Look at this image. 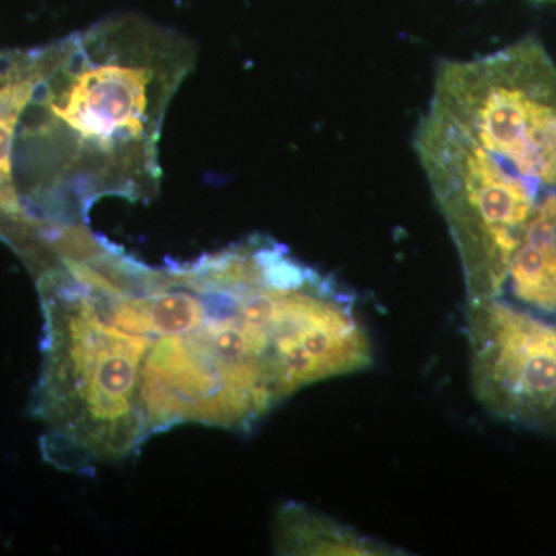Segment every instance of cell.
Here are the masks:
<instances>
[{
	"label": "cell",
	"instance_id": "7",
	"mask_svg": "<svg viewBox=\"0 0 556 556\" xmlns=\"http://www.w3.org/2000/svg\"><path fill=\"white\" fill-rule=\"evenodd\" d=\"M274 547L285 555H396V548L299 504L280 508L274 522Z\"/></svg>",
	"mask_w": 556,
	"mask_h": 556
},
{
	"label": "cell",
	"instance_id": "5",
	"mask_svg": "<svg viewBox=\"0 0 556 556\" xmlns=\"http://www.w3.org/2000/svg\"><path fill=\"white\" fill-rule=\"evenodd\" d=\"M467 331L482 407L515 426L556 430V327L489 298L470 302Z\"/></svg>",
	"mask_w": 556,
	"mask_h": 556
},
{
	"label": "cell",
	"instance_id": "3",
	"mask_svg": "<svg viewBox=\"0 0 556 556\" xmlns=\"http://www.w3.org/2000/svg\"><path fill=\"white\" fill-rule=\"evenodd\" d=\"M415 149L455 240L470 302L497 298L535 211L536 186L433 108L420 119Z\"/></svg>",
	"mask_w": 556,
	"mask_h": 556
},
{
	"label": "cell",
	"instance_id": "1",
	"mask_svg": "<svg viewBox=\"0 0 556 556\" xmlns=\"http://www.w3.org/2000/svg\"><path fill=\"white\" fill-rule=\"evenodd\" d=\"M38 287L36 401L87 468L181 424L251 430L328 379L345 339L334 278L265 236L160 268L94 236L58 255Z\"/></svg>",
	"mask_w": 556,
	"mask_h": 556
},
{
	"label": "cell",
	"instance_id": "4",
	"mask_svg": "<svg viewBox=\"0 0 556 556\" xmlns=\"http://www.w3.org/2000/svg\"><path fill=\"white\" fill-rule=\"evenodd\" d=\"M430 108L521 178L556 188V64L540 39L442 62Z\"/></svg>",
	"mask_w": 556,
	"mask_h": 556
},
{
	"label": "cell",
	"instance_id": "8",
	"mask_svg": "<svg viewBox=\"0 0 556 556\" xmlns=\"http://www.w3.org/2000/svg\"><path fill=\"white\" fill-rule=\"evenodd\" d=\"M535 3H548V2H556V0H533Z\"/></svg>",
	"mask_w": 556,
	"mask_h": 556
},
{
	"label": "cell",
	"instance_id": "2",
	"mask_svg": "<svg viewBox=\"0 0 556 556\" xmlns=\"http://www.w3.org/2000/svg\"><path fill=\"white\" fill-rule=\"evenodd\" d=\"M195 47L144 17L118 16L50 43L14 139L25 228L86 225L102 199H153L172 100Z\"/></svg>",
	"mask_w": 556,
	"mask_h": 556
},
{
	"label": "cell",
	"instance_id": "6",
	"mask_svg": "<svg viewBox=\"0 0 556 556\" xmlns=\"http://www.w3.org/2000/svg\"><path fill=\"white\" fill-rule=\"evenodd\" d=\"M515 298L526 305L556 311V193H547L527 223L508 265Z\"/></svg>",
	"mask_w": 556,
	"mask_h": 556
}]
</instances>
